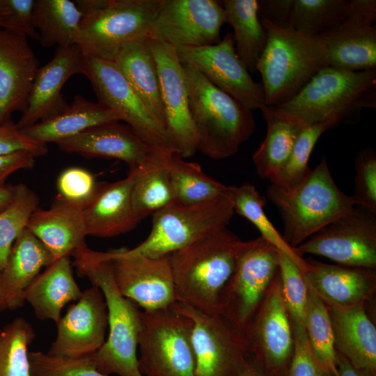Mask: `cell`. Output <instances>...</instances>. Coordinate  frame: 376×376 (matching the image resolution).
Segmentation results:
<instances>
[{"mask_svg": "<svg viewBox=\"0 0 376 376\" xmlns=\"http://www.w3.org/2000/svg\"><path fill=\"white\" fill-rule=\"evenodd\" d=\"M82 17L69 0H34L33 23L45 47L75 45Z\"/></svg>", "mask_w": 376, "mask_h": 376, "instance_id": "cell-35", "label": "cell"}, {"mask_svg": "<svg viewBox=\"0 0 376 376\" xmlns=\"http://www.w3.org/2000/svg\"><path fill=\"white\" fill-rule=\"evenodd\" d=\"M33 3L34 0H0V7L6 10L0 28L38 40L33 23Z\"/></svg>", "mask_w": 376, "mask_h": 376, "instance_id": "cell-48", "label": "cell"}, {"mask_svg": "<svg viewBox=\"0 0 376 376\" xmlns=\"http://www.w3.org/2000/svg\"><path fill=\"white\" fill-rule=\"evenodd\" d=\"M229 193L235 212L251 222L258 228L263 238L278 251L289 256L301 272L304 271L306 267L305 259L299 256L286 242L268 219L264 210L266 201L254 185L244 183L239 186H229Z\"/></svg>", "mask_w": 376, "mask_h": 376, "instance_id": "cell-37", "label": "cell"}, {"mask_svg": "<svg viewBox=\"0 0 376 376\" xmlns=\"http://www.w3.org/2000/svg\"><path fill=\"white\" fill-rule=\"evenodd\" d=\"M72 256L78 274L87 277L101 290L107 304L109 335L101 347L90 356L97 369L107 376H143L137 356L142 311L119 292L107 260L95 259L87 245Z\"/></svg>", "mask_w": 376, "mask_h": 376, "instance_id": "cell-2", "label": "cell"}, {"mask_svg": "<svg viewBox=\"0 0 376 376\" xmlns=\"http://www.w3.org/2000/svg\"><path fill=\"white\" fill-rule=\"evenodd\" d=\"M338 265L376 269V215L357 207L294 248Z\"/></svg>", "mask_w": 376, "mask_h": 376, "instance_id": "cell-13", "label": "cell"}, {"mask_svg": "<svg viewBox=\"0 0 376 376\" xmlns=\"http://www.w3.org/2000/svg\"><path fill=\"white\" fill-rule=\"evenodd\" d=\"M13 195V185L0 187V212L11 203Z\"/></svg>", "mask_w": 376, "mask_h": 376, "instance_id": "cell-54", "label": "cell"}, {"mask_svg": "<svg viewBox=\"0 0 376 376\" xmlns=\"http://www.w3.org/2000/svg\"><path fill=\"white\" fill-rule=\"evenodd\" d=\"M99 260H107L119 292L144 311L168 308L178 301L169 255L126 257L116 250L95 251Z\"/></svg>", "mask_w": 376, "mask_h": 376, "instance_id": "cell-16", "label": "cell"}, {"mask_svg": "<svg viewBox=\"0 0 376 376\" xmlns=\"http://www.w3.org/2000/svg\"><path fill=\"white\" fill-rule=\"evenodd\" d=\"M120 120L123 118L116 111L77 95L60 113L20 131L33 141L57 143L91 127Z\"/></svg>", "mask_w": 376, "mask_h": 376, "instance_id": "cell-31", "label": "cell"}, {"mask_svg": "<svg viewBox=\"0 0 376 376\" xmlns=\"http://www.w3.org/2000/svg\"><path fill=\"white\" fill-rule=\"evenodd\" d=\"M304 327L315 357L333 376H337V352L328 308L309 288Z\"/></svg>", "mask_w": 376, "mask_h": 376, "instance_id": "cell-40", "label": "cell"}, {"mask_svg": "<svg viewBox=\"0 0 376 376\" xmlns=\"http://www.w3.org/2000/svg\"><path fill=\"white\" fill-rule=\"evenodd\" d=\"M267 196L279 209L283 237L293 249L356 206L352 196L337 187L324 156L299 185L284 189L271 183Z\"/></svg>", "mask_w": 376, "mask_h": 376, "instance_id": "cell-4", "label": "cell"}, {"mask_svg": "<svg viewBox=\"0 0 376 376\" xmlns=\"http://www.w3.org/2000/svg\"><path fill=\"white\" fill-rule=\"evenodd\" d=\"M354 194L355 205L376 215V154L373 149L361 150L355 159Z\"/></svg>", "mask_w": 376, "mask_h": 376, "instance_id": "cell-45", "label": "cell"}, {"mask_svg": "<svg viewBox=\"0 0 376 376\" xmlns=\"http://www.w3.org/2000/svg\"><path fill=\"white\" fill-rule=\"evenodd\" d=\"M56 186L58 196L85 207L93 197L98 183L88 170L75 166L65 169L60 173Z\"/></svg>", "mask_w": 376, "mask_h": 376, "instance_id": "cell-46", "label": "cell"}, {"mask_svg": "<svg viewBox=\"0 0 376 376\" xmlns=\"http://www.w3.org/2000/svg\"><path fill=\"white\" fill-rule=\"evenodd\" d=\"M35 337L32 325L22 317L0 328V376H32L28 348Z\"/></svg>", "mask_w": 376, "mask_h": 376, "instance_id": "cell-39", "label": "cell"}, {"mask_svg": "<svg viewBox=\"0 0 376 376\" xmlns=\"http://www.w3.org/2000/svg\"><path fill=\"white\" fill-rule=\"evenodd\" d=\"M376 1L351 0L347 17L320 36L328 65L349 71L376 69Z\"/></svg>", "mask_w": 376, "mask_h": 376, "instance_id": "cell-19", "label": "cell"}, {"mask_svg": "<svg viewBox=\"0 0 376 376\" xmlns=\"http://www.w3.org/2000/svg\"><path fill=\"white\" fill-rule=\"evenodd\" d=\"M139 366L143 376H196L192 321L171 308L142 311Z\"/></svg>", "mask_w": 376, "mask_h": 376, "instance_id": "cell-9", "label": "cell"}, {"mask_svg": "<svg viewBox=\"0 0 376 376\" xmlns=\"http://www.w3.org/2000/svg\"><path fill=\"white\" fill-rule=\"evenodd\" d=\"M267 123L265 139L253 155L258 175L272 182L279 174L299 135L306 126L286 110L263 104L260 109Z\"/></svg>", "mask_w": 376, "mask_h": 376, "instance_id": "cell-29", "label": "cell"}, {"mask_svg": "<svg viewBox=\"0 0 376 376\" xmlns=\"http://www.w3.org/2000/svg\"><path fill=\"white\" fill-rule=\"evenodd\" d=\"M6 310V308H5V306L0 297V312H2L3 311Z\"/></svg>", "mask_w": 376, "mask_h": 376, "instance_id": "cell-56", "label": "cell"}, {"mask_svg": "<svg viewBox=\"0 0 376 376\" xmlns=\"http://www.w3.org/2000/svg\"><path fill=\"white\" fill-rule=\"evenodd\" d=\"M182 65L198 150L216 160L233 156L254 132L253 111L213 85L196 69Z\"/></svg>", "mask_w": 376, "mask_h": 376, "instance_id": "cell-3", "label": "cell"}, {"mask_svg": "<svg viewBox=\"0 0 376 376\" xmlns=\"http://www.w3.org/2000/svg\"><path fill=\"white\" fill-rule=\"evenodd\" d=\"M13 199L0 212V274L16 239L38 208L37 194L24 184L13 185Z\"/></svg>", "mask_w": 376, "mask_h": 376, "instance_id": "cell-42", "label": "cell"}, {"mask_svg": "<svg viewBox=\"0 0 376 376\" xmlns=\"http://www.w3.org/2000/svg\"><path fill=\"white\" fill-rule=\"evenodd\" d=\"M183 65L199 71L213 85L251 111L265 104L261 83L256 82L239 58L233 36L228 32L221 40L204 47H176Z\"/></svg>", "mask_w": 376, "mask_h": 376, "instance_id": "cell-15", "label": "cell"}, {"mask_svg": "<svg viewBox=\"0 0 376 376\" xmlns=\"http://www.w3.org/2000/svg\"><path fill=\"white\" fill-rule=\"evenodd\" d=\"M173 152L166 153L159 160L146 166L130 169L134 175L131 191L132 206L141 221L176 203L168 166Z\"/></svg>", "mask_w": 376, "mask_h": 376, "instance_id": "cell-34", "label": "cell"}, {"mask_svg": "<svg viewBox=\"0 0 376 376\" xmlns=\"http://www.w3.org/2000/svg\"><path fill=\"white\" fill-rule=\"evenodd\" d=\"M349 3L347 0H294L290 29L320 36L344 22Z\"/></svg>", "mask_w": 376, "mask_h": 376, "instance_id": "cell-38", "label": "cell"}, {"mask_svg": "<svg viewBox=\"0 0 376 376\" xmlns=\"http://www.w3.org/2000/svg\"><path fill=\"white\" fill-rule=\"evenodd\" d=\"M54 260L50 251L26 227L16 239L0 274V297L11 311L25 303L27 288L43 267Z\"/></svg>", "mask_w": 376, "mask_h": 376, "instance_id": "cell-28", "label": "cell"}, {"mask_svg": "<svg viewBox=\"0 0 376 376\" xmlns=\"http://www.w3.org/2000/svg\"><path fill=\"white\" fill-rule=\"evenodd\" d=\"M291 324L294 352L285 376H333L313 354L305 327Z\"/></svg>", "mask_w": 376, "mask_h": 376, "instance_id": "cell-47", "label": "cell"}, {"mask_svg": "<svg viewBox=\"0 0 376 376\" xmlns=\"http://www.w3.org/2000/svg\"><path fill=\"white\" fill-rule=\"evenodd\" d=\"M249 244L226 228L169 254L178 301L219 313L224 291Z\"/></svg>", "mask_w": 376, "mask_h": 376, "instance_id": "cell-1", "label": "cell"}, {"mask_svg": "<svg viewBox=\"0 0 376 376\" xmlns=\"http://www.w3.org/2000/svg\"><path fill=\"white\" fill-rule=\"evenodd\" d=\"M84 206L59 196L47 210L36 209L26 228L46 246L54 260L72 256L86 245Z\"/></svg>", "mask_w": 376, "mask_h": 376, "instance_id": "cell-26", "label": "cell"}, {"mask_svg": "<svg viewBox=\"0 0 376 376\" xmlns=\"http://www.w3.org/2000/svg\"><path fill=\"white\" fill-rule=\"evenodd\" d=\"M234 213L229 191L205 203H175L152 214V228L144 241L131 249L116 252L126 257L166 256L226 228Z\"/></svg>", "mask_w": 376, "mask_h": 376, "instance_id": "cell-8", "label": "cell"}, {"mask_svg": "<svg viewBox=\"0 0 376 376\" xmlns=\"http://www.w3.org/2000/svg\"><path fill=\"white\" fill-rule=\"evenodd\" d=\"M226 22L233 29L236 52L249 72H256L265 49L267 31L258 17L257 0H224Z\"/></svg>", "mask_w": 376, "mask_h": 376, "instance_id": "cell-33", "label": "cell"}, {"mask_svg": "<svg viewBox=\"0 0 376 376\" xmlns=\"http://www.w3.org/2000/svg\"><path fill=\"white\" fill-rule=\"evenodd\" d=\"M278 258L282 295L290 321L304 327L307 284L301 269L289 256L278 251Z\"/></svg>", "mask_w": 376, "mask_h": 376, "instance_id": "cell-43", "label": "cell"}, {"mask_svg": "<svg viewBox=\"0 0 376 376\" xmlns=\"http://www.w3.org/2000/svg\"><path fill=\"white\" fill-rule=\"evenodd\" d=\"M168 166L176 203H205L226 195L229 191V186L208 176L198 164L185 160L177 151L171 154Z\"/></svg>", "mask_w": 376, "mask_h": 376, "instance_id": "cell-36", "label": "cell"}, {"mask_svg": "<svg viewBox=\"0 0 376 376\" xmlns=\"http://www.w3.org/2000/svg\"><path fill=\"white\" fill-rule=\"evenodd\" d=\"M245 331L254 355L267 373L285 376L294 352V338L279 269Z\"/></svg>", "mask_w": 376, "mask_h": 376, "instance_id": "cell-17", "label": "cell"}, {"mask_svg": "<svg viewBox=\"0 0 376 376\" xmlns=\"http://www.w3.org/2000/svg\"><path fill=\"white\" fill-rule=\"evenodd\" d=\"M238 376H271L254 355L245 364Z\"/></svg>", "mask_w": 376, "mask_h": 376, "instance_id": "cell-53", "label": "cell"}, {"mask_svg": "<svg viewBox=\"0 0 376 376\" xmlns=\"http://www.w3.org/2000/svg\"><path fill=\"white\" fill-rule=\"evenodd\" d=\"M56 144L65 152L85 157H107L123 161L130 169L150 165L173 151L152 148L127 125H120L118 122L91 127Z\"/></svg>", "mask_w": 376, "mask_h": 376, "instance_id": "cell-21", "label": "cell"}, {"mask_svg": "<svg viewBox=\"0 0 376 376\" xmlns=\"http://www.w3.org/2000/svg\"><path fill=\"white\" fill-rule=\"evenodd\" d=\"M278 269V250L261 236L249 240L224 291L219 313L245 331Z\"/></svg>", "mask_w": 376, "mask_h": 376, "instance_id": "cell-12", "label": "cell"}, {"mask_svg": "<svg viewBox=\"0 0 376 376\" xmlns=\"http://www.w3.org/2000/svg\"><path fill=\"white\" fill-rule=\"evenodd\" d=\"M57 333L47 354L63 358L93 355L104 344L108 327L104 297L95 285L83 291L56 323Z\"/></svg>", "mask_w": 376, "mask_h": 376, "instance_id": "cell-20", "label": "cell"}, {"mask_svg": "<svg viewBox=\"0 0 376 376\" xmlns=\"http://www.w3.org/2000/svg\"><path fill=\"white\" fill-rule=\"evenodd\" d=\"M35 156L26 151H19L6 155H0V187L13 173L20 169L33 167Z\"/></svg>", "mask_w": 376, "mask_h": 376, "instance_id": "cell-51", "label": "cell"}, {"mask_svg": "<svg viewBox=\"0 0 376 376\" xmlns=\"http://www.w3.org/2000/svg\"><path fill=\"white\" fill-rule=\"evenodd\" d=\"M6 13V10L1 7H0V23H1V19L3 17V16L4 15V14Z\"/></svg>", "mask_w": 376, "mask_h": 376, "instance_id": "cell-55", "label": "cell"}, {"mask_svg": "<svg viewBox=\"0 0 376 376\" xmlns=\"http://www.w3.org/2000/svg\"><path fill=\"white\" fill-rule=\"evenodd\" d=\"M114 63L150 113L165 127L157 64L150 45V36L124 45Z\"/></svg>", "mask_w": 376, "mask_h": 376, "instance_id": "cell-32", "label": "cell"}, {"mask_svg": "<svg viewBox=\"0 0 376 376\" xmlns=\"http://www.w3.org/2000/svg\"><path fill=\"white\" fill-rule=\"evenodd\" d=\"M258 2L260 20H267L274 25L290 29L294 0H262Z\"/></svg>", "mask_w": 376, "mask_h": 376, "instance_id": "cell-50", "label": "cell"}, {"mask_svg": "<svg viewBox=\"0 0 376 376\" xmlns=\"http://www.w3.org/2000/svg\"><path fill=\"white\" fill-rule=\"evenodd\" d=\"M276 107L306 126L332 116L343 123L355 122L363 109L376 108V69L349 71L325 67L294 97Z\"/></svg>", "mask_w": 376, "mask_h": 376, "instance_id": "cell-6", "label": "cell"}, {"mask_svg": "<svg viewBox=\"0 0 376 376\" xmlns=\"http://www.w3.org/2000/svg\"><path fill=\"white\" fill-rule=\"evenodd\" d=\"M365 303L345 308L327 307L336 352L357 369L376 376V328Z\"/></svg>", "mask_w": 376, "mask_h": 376, "instance_id": "cell-27", "label": "cell"}, {"mask_svg": "<svg viewBox=\"0 0 376 376\" xmlns=\"http://www.w3.org/2000/svg\"><path fill=\"white\" fill-rule=\"evenodd\" d=\"M82 294L74 279L70 256H66L54 260L35 279L25 292L24 300L37 318L56 324L63 308L78 301Z\"/></svg>", "mask_w": 376, "mask_h": 376, "instance_id": "cell-30", "label": "cell"}, {"mask_svg": "<svg viewBox=\"0 0 376 376\" xmlns=\"http://www.w3.org/2000/svg\"><path fill=\"white\" fill-rule=\"evenodd\" d=\"M82 75L89 80L98 102L118 113L140 139L154 148L177 151L165 128L144 105L114 61L84 55Z\"/></svg>", "mask_w": 376, "mask_h": 376, "instance_id": "cell-11", "label": "cell"}, {"mask_svg": "<svg viewBox=\"0 0 376 376\" xmlns=\"http://www.w3.org/2000/svg\"><path fill=\"white\" fill-rule=\"evenodd\" d=\"M84 54L77 45L58 47L54 57L39 68L25 110L16 127L21 130L62 112L68 105L61 94L68 79L82 74Z\"/></svg>", "mask_w": 376, "mask_h": 376, "instance_id": "cell-22", "label": "cell"}, {"mask_svg": "<svg viewBox=\"0 0 376 376\" xmlns=\"http://www.w3.org/2000/svg\"><path fill=\"white\" fill-rule=\"evenodd\" d=\"M162 0H77L82 14L75 45L88 56L114 61L122 47L149 36Z\"/></svg>", "mask_w": 376, "mask_h": 376, "instance_id": "cell-7", "label": "cell"}, {"mask_svg": "<svg viewBox=\"0 0 376 376\" xmlns=\"http://www.w3.org/2000/svg\"><path fill=\"white\" fill-rule=\"evenodd\" d=\"M32 376H107L96 368L91 357H58L40 351L29 353Z\"/></svg>", "mask_w": 376, "mask_h": 376, "instance_id": "cell-44", "label": "cell"}, {"mask_svg": "<svg viewBox=\"0 0 376 376\" xmlns=\"http://www.w3.org/2000/svg\"><path fill=\"white\" fill-rule=\"evenodd\" d=\"M134 173L113 182L98 183L97 190L84 208L86 235L113 237L134 229L141 220L132 206Z\"/></svg>", "mask_w": 376, "mask_h": 376, "instance_id": "cell-25", "label": "cell"}, {"mask_svg": "<svg viewBox=\"0 0 376 376\" xmlns=\"http://www.w3.org/2000/svg\"><path fill=\"white\" fill-rule=\"evenodd\" d=\"M302 272L308 288L327 307L345 308L366 304L376 290L375 269L331 265L305 259Z\"/></svg>", "mask_w": 376, "mask_h": 376, "instance_id": "cell-24", "label": "cell"}, {"mask_svg": "<svg viewBox=\"0 0 376 376\" xmlns=\"http://www.w3.org/2000/svg\"><path fill=\"white\" fill-rule=\"evenodd\" d=\"M226 23L224 8L215 0H162L149 36L176 47H204L219 43Z\"/></svg>", "mask_w": 376, "mask_h": 376, "instance_id": "cell-14", "label": "cell"}, {"mask_svg": "<svg viewBox=\"0 0 376 376\" xmlns=\"http://www.w3.org/2000/svg\"><path fill=\"white\" fill-rule=\"evenodd\" d=\"M26 151L35 157L45 155L47 145L33 141L18 130L11 120L0 125V155Z\"/></svg>", "mask_w": 376, "mask_h": 376, "instance_id": "cell-49", "label": "cell"}, {"mask_svg": "<svg viewBox=\"0 0 376 376\" xmlns=\"http://www.w3.org/2000/svg\"><path fill=\"white\" fill-rule=\"evenodd\" d=\"M337 376H369L357 369L341 354L336 353Z\"/></svg>", "mask_w": 376, "mask_h": 376, "instance_id": "cell-52", "label": "cell"}, {"mask_svg": "<svg viewBox=\"0 0 376 376\" xmlns=\"http://www.w3.org/2000/svg\"><path fill=\"white\" fill-rule=\"evenodd\" d=\"M155 58L168 136L183 158L195 155L198 137L191 116L183 65L171 45L150 38Z\"/></svg>", "mask_w": 376, "mask_h": 376, "instance_id": "cell-18", "label": "cell"}, {"mask_svg": "<svg viewBox=\"0 0 376 376\" xmlns=\"http://www.w3.org/2000/svg\"><path fill=\"white\" fill-rule=\"evenodd\" d=\"M267 40L256 71L262 78L265 104L279 106L294 97L320 70L329 66L324 44L291 29L261 20Z\"/></svg>", "mask_w": 376, "mask_h": 376, "instance_id": "cell-5", "label": "cell"}, {"mask_svg": "<svg viewBox=\"0 0 376 376\" xmlns=\"http://www.w3.org/2000/svg\"><path fill=\"white\" fill-rule=\"evenodd\" d=\"M169 308L192 321L196 376H238L254 356L245 331L221 313L203 311L180 301Z\"/></svg>", "mask_w": 376, "mask_h": 376, "instance_id": "cell-10", "label": "cell"}, {"mask_svg": "<svg viewBox=\"0 0 376 376\" xmlns=\"http://www.w3.org/2000/svg\"><path fill=\"white\" fill-rule=\"evenodd\" d=\"M340 123V118L332 116L304 127L296 140L285 164L270 182L284 189H290L299 185L311 170L308 166V159L320 136L327 130Z\"/></svg>", "mask_w": 376, "mask_h": 376, "instance_id": "cell-41", "label": "cell"}, {"mask_svg": "<svg viewBox=\"0 0 376 376\" xmlns=\"http://www.w3.org/2000/svg\"><path fill=\"white\" fill-rule=\"evenodd\" d=\"M39 68L27 37L0 28V125L25 110Z\"/></svg>", "mask_w": 376, "mask_h": 376, "instance_id": "cell-23", "label": "cell"}]
</instances>
